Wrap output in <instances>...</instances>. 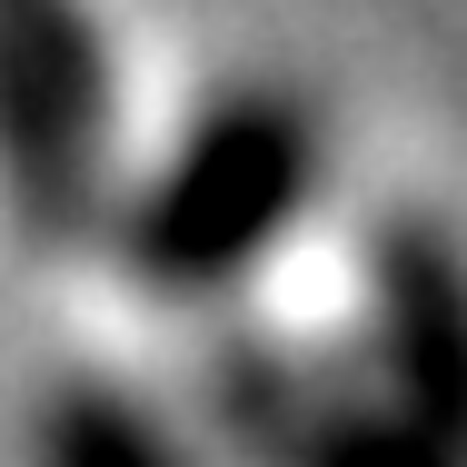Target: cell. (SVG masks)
I'll return each mask as SVG.
<instances>
[{"mask_svg":"<svg viewBox=\"0 0 467 467\" xmlns=\"http://www.w3.org/2000/svg\"><path fill=\"white\" fill-rule=\"evenodd\" d=\"M328 189V119L318 99L288 80H239V90L199 99L180 140L109 189V259L119 279L160 308H229L298 239V219Z\"/></svg>","mask_w":467,"mask_h":467,"instance_id":"cell-1","label":"cell"},{"mask_svg":"<svg viewBox=\"0 0 467 467\" xmlns=\"http://www.w3.org/2000/svg\"><path fill=\"white\" fill-rule=\"evenodd\" d=\"M189 428L229 467H448L348 348L279 338V328H209L189 358Z\"/></svg>","mask_w":467,"mask_h":467,"instance_id":"cell-2","label":"cell"},{"mask_svg":"<svg viewBox=\"0 0 467 467\" xmlns=\"http://www.w3.org/2000/svg\"><path fill=\"white\" fill-rule=\"evenodd\" d=\"M109 189V50L90 0H0V199L20 239L90 249Z\"/></svg>","mask_w":467,"mask_h":467,"instance_id":"cell-3","label":"cell"},{"mask_svg":"<svg viewBox=\"0 0 467 467\" xmlns=\"http://www.w3.org/2000/svg\"><path fill=\"white\" fill-rule=\"evenodd\" d=\"M368 388L467 467V239L438 209H388L358 249V348Z\"/></svg>","mask_w":467,"mask_h":467,"instance_id":"cell-4","label":"cell"},{"mask_svg":"<svg viewBox=\"0 0 467 467\" xmlns=\"http://www.w3.org/2000/svg\"><path fill=\"white\" fill-rule=\"evenodd\" d=\"M20 458L30 467H229L170 398H150L119 368L40 378L30 418H20Z\"/></svg>","mask_w":467,"mask_h":467,"instance_id":"cell-5","label":"cell"}]
</instances>
